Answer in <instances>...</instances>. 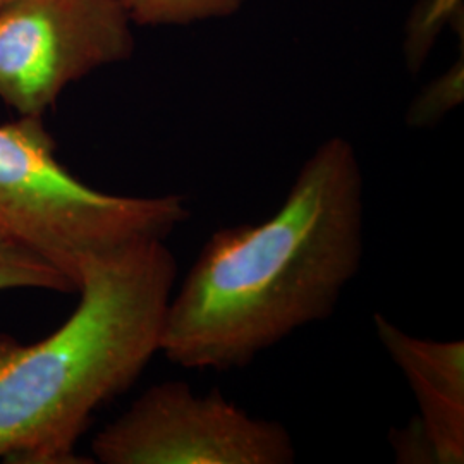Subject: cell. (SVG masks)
Listing matches in <instances>:
<instances>
[{"mask_svg": "<svg viewBox=\"0 0 464 464\" xmlns=\"http://www.w3.org/2000/svg\"><path fill=\"white\" fill-rule=\"evenodd\" d=\"M382 346L406 377L418 421L437 464L464 463V343L416 337L382 314L373 315Z\"/></svg>", "mask_w": 464, "mask_h": 464, "instance_id": "obj_6", "label": "cell"}, {"mask_svg": "<svg viewBox=\"0 0 464 464\" xmlns=\"http://www.w3.org/2000/svg\"><path fill=\"white\" fill-rule=\"evenodd\" d=\"M103 464H291L293 435L249 415L218 391L195 394L181 381L151 385L92 442Z\"/></svg>", "mask_w": 464, "mask_h": 464, "instance_id": "obj_4", "label": "cell"}, {"mask_svg": "<svg viewBox=\"0 0 464 464\" xmlns=\"http://www.w3.org/2000/svg\"><path fill=\"white\" fill-rule=\"evenodd\" d=\"M191 217L181 195H109L63 166L44 119L0 124V232L74 282L90 262L167 239Z\"/></svg>", "mask_w": 464, "mask_h": 464, "instance_id": "obj_3", "label": "cell"}, {"mask_svg": "<svg viewBox=\"0 0 464 464\" xmlns=\"http://www.w3.org/2000/svg\"><path fill=\"white\" fill-rule=\"evenodd\" d=\"M2 2H4V0H0V4H2Z\"/></svg>", "mask_w": 464, "mask_h": 464, "instance_id": "obj_12", "label": "cell"}, {"mask_svg": "<svg viewBox=\"0 0 464 464\" xmlns=\"http://www.w3.org/2000/svg\"><path fill=\"white\" fill-rule=\"evenodd\" d=\"M130 21L122 0H4L0 99L44 117L69 84L130 57Z\"/></svg>", "mask_w": 464, "mask_h": 464, "instance_id": "obj_5", "label": "cell"}, {"mask_svg": "<svg viewBox=\"0 0 464 464\" xmlns=\"http://www.w3.org/2000/svg\"><path fill=\"white\" fill-rule=\"evenodd\" d=\"M178 264L149 239L84 266L80 303L38 343L0 334V459L86 463L76 446L105 404L130 391L160 353Z\"/></svg>", "mask_w": 464, "mask_h": 464, "instance_id": "obj_2", "label": "cell"}, {"mask_svg": "<svg viewBox=\"0 0 464 464\" xmlns=\"http://www.w3.org/2000/svg\"><path fill=\"white\" fill-rule=\"evenodd\" d=\"M391 442L396 449L398 463H435L430 442L418 418L406 429L391 431Z\"/></svg>", "mask_w": 464, "mask_h": 464, "instance_id": "obj_11", "label": "cell"}, {"mask_svg": "<svg viewBox=\"0 0 464 464\" xmlns=\"http://www.w3.org/2000/svg\"><path fill=\"white\" fill-rule=\"evenodd\" d=\"M463 99V69H454L429 86L410 109L411 126H430Z\"/></svg>", "mask_w": 464, "mask_h": 464, "instance_id": "obj_9", "label": "cell"}, {"mask_svg": "<svg viewBox=\"0 0 464 464\" xmlns=\"http://www.w3.org/2000/svg\"><path fill=\"white\" fill-rule=\"evenodd\" d=\"M140 24H184L205 17L227 16L243 0H122Z\"/></svg>", "mask_w": 464, "mask_h": 464, "instance_id": "obj_8", "label": "cell"}, {"mask_svg": "<svg viewBox=\"0 0 464 464\" xmlns=\"http://www.w3.org/2000/svg\"><path fill=\"white\" fill-rule=\"evenodd\" d=\"M365 216L356 153L331 138L272 216L208 236L170 296L160 353L188 370H236L331 318L363 264Z\"/></svg>", "mask_w": 464, "mask_h": 464, "instance_id": "obj_1", "label": "cell"}, {"mask_svg": "<svg viewBox=\"0 0 464 464\" xmlns=\"http://www.w3.org/2000/svg\"><path fill=\"white\" fill-rule=\"evenodd\" d=\"M11 289L78 293L74 282L57 266L0 232V293Z\"/></svg>", "mask_w": 464, "mask_h": 464, "instance_id": "obj_7", "label": "cell"}, {"mask_svg": "<svg viewBox=\"0 0 464 464\" xmlns=\"http://www.w3.org/2000/svg\"><path fill=\"white\" fill-rule=\"evenodd\" d=\"M459 0H430L429 4L423 5L420 14L415 17V23L411 26V34H410V45H408V59L411 67L421 64L425 59V53L429 50V44L433 38L435 32L439 30L437 26L446 23L449 14L456 11Z\"/></svg>", "mask_w": 464, "mask_h": 464, "instance_id": "obj_10", "label": "cell"}]
</instances>
